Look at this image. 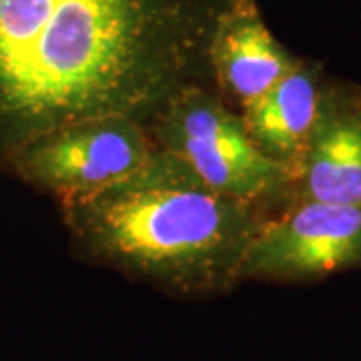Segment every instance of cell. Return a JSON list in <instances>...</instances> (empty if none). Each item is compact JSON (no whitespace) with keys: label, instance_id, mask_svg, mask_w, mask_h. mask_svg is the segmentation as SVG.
I'll return each mask as SVG.
<instances>
[{"label":"cell","instance_id":"6da1fadb","mask_svg":"<svg viewBox=\"0 0 361 361\" xmlns=\"http://www.w3.org/2000/svg\"><path fill=\"white\" fill-rule=\"evenodd\" d=\"M229 0H0V169L87 118L147 123L213 85L209 44Z\"/></svg>","mask_w":361,"mask_h":361},{"label":"cell","instance_id":"7a4b0ae2","mask_svg":"<svg viewBox=\"0 0 361 361\" xmlns=\"http://www.w3.org/2000/svg\"><path fill=\"white\" fill-rule=\"evenodd\" d=\"M59 207L78 255L177 297L235 289L247 249L269 219L213 191L161 149L129 177Z\"/></svg>","mask_w":361,"mask_h":361},{"label":"cell","instance_id":"3957f363","mask_svg":"<svg viewBox=\"0 0 361 361\" xmlns=\"http://www.w3.org/2000/svg\"><path fill=\"white\" fill-rule=\"evenodd\" d=\"M157 149L177 157L213 191L273 217L293 201V175L263 155L215 85L179 90L147 123Z\"/></svg>","mask_w":361,"mask_h":361},{"label":"cell","instance_id":"277c9868","mask_svg":"<svg viewBox=\"0 0 361 361\" xmlns=\"http://www.w3.org/2000/svg\"><path fill=\"white\" fill-rule=\"evenodd\" d=\"M155 151L145 125L125 116H101L66 125L26 145L8 169L61 203L129 177Z\"/></svg>","mask_w":361,"mask_h":361},{"label":"cell","instance_id":"5b68a950","mask_svg":"<svg viewBox=\"0 0 361 361\" xmlns=\"http://www.w3.org/2000/svg\"><path fill=\"white\" fill-rule=\"evenodd\" d=\"M361 269V207L291 201L261 225L239 279L307 283Z\"/></svg>","mask_w":361,"mask_h":361},{"label":"cell","instance_id":"8992f818","mask_svg":"<svg viewBox=\"0 0 361 361\" xmlns=\"http://www.w3.org/2000/svg\"><path fill=\"white\" fill-rule=\"evenodd\" d=\"M293 201L361 207V87L325 78Z\"/></svg>","mask_w":361,"mask_h":361},{"label":"cell","instance_id":"52a82bcc","mask_svg":"<svg viewBox=\"0 0 361 361\" xmlns=\"http://www.w3.org/2000/svg\"><path fill=\"white\" fill-rule=\"evenodd\" d=\"M265 25L255 0H229L209 44L213 85L239 106L255 101L297 65Z\"/></svg>","mask_w":361,"mask_h":361},{"label":"cell","instance_id":"ba28073f","mask_svg":"<svg viewBox=\"0 0 361 361\" xmlns=\"http://www.w3.org/2000/svg\"><path fill=\"white\" fill-rule=\"evenodd\" d=\"M325 78L319 63L299 59L277 85L241 106L247 133L259 151L287 169L293 179L310 141Z\"/></svg>","mask_w":361,"mask_h":361}]
</instances>
